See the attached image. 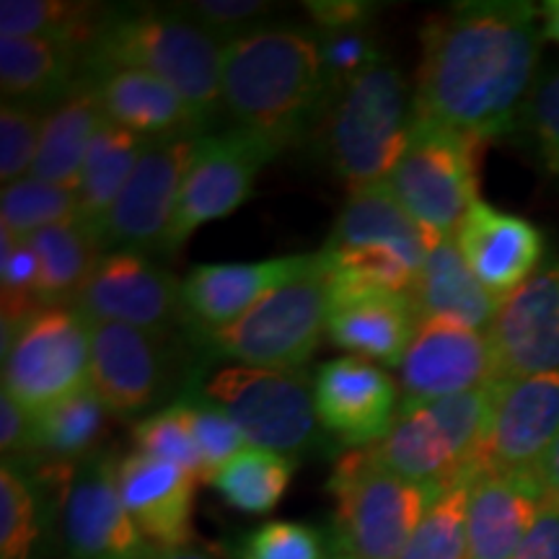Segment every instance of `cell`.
Instances as JSON below:
<instances>
[{"label":"cell","mask_w":559,"mask_h":559,"mask_svg":"<svg viewBox=\"0 0 559 559\" xmlns=\"http://www.w3.org/2000/svg\"><path fill=\"white\" fill-rule=\"evenodd\" d=\"M73 309L86 319V324L115 321L166 334L185 304L181 283L156 262L145 260V254L104 251Z\"/></svg>","instance_id":"obj_15"},{"label":"cell","mask_w":559,"mask_h":559,"mask_svg":"<svg viewBox=\"0 0 559 559\" xmlns=\"http://www.w3.org/2000/svg\"><path fill=\"white\" fill-rule=\"evenodd\" d=\"M109 409L104 407L94 389L83 386L52 407L34 412L37 417V445L34 456L41 459V466L52 469H73L83 459L99 449V440L107 428Z\"/></svg>","instance_id":"obj_32"},{"label":"cell","mask_w":559,"mask_h":559,"mask_svg":"<svg viewBox=\"0 0 559 559\" xmlns=\"http://www.w3.org/2000/svg\"><path fill=\"white\" fill-rule=\"evenodd\" d=\"M293 472H296V461L290 456L247 445L226 466H221L207 485L218 489L230 508L262 515L280 506Z\"/></svg>","instance_id":"obj_34"},{"label":"cell","mask_w":559,"mask_h":559,"mask_svg":"<svg viewBox=\"0 0 559 559\" xmlns=\"http://www.w3.org/2000/svg\"><path fill=\"white\" fill-rule=\"evenodd\" d=\"M181 404H185L194 443H198L202 464H205V481H210L221 466H226L249 443L241 436V430L234 425V419L215 407L210 400H181Z\"/></svg>","instance_id":"obj_43"},{"label":"cell","mask_w":559,"mask_h":559,"mask_svg":"<svg viewBox=\"0 0 559 559\" xmlns=\"http://www.w3.org/2000/svg\"><path fill=\"white\" fill-rule=\"evenodd\" d=\"M317 262L319 254H293L267 262L200 264L181 280V304L198 324V334L226 330L272 290L309 272Z\"/></svg>","instance_id":"obj_21"},{"label":"cell","mask_w":559,"mask_h":559,"mask_svg":"<svg viewBox=\"0 0 559 559\" xmlns=\"http://www.w3.org/2000/svg\"><path fill=\"white\" fill-rule=\"evenodd\" d=\"M86 50L50 37H0L3 102H62L86 75Z\"/></svg>","instance_id":"obj_28"},{"label":"cell","mask_w":559,"mask_h":559,"mask_svg":"<svg viewBox=\"0 0 559 559\" xmlns=\"http://www.w3.org/2000/svg\"><path fill=\"white\" fill-rule=\"evenodd\" d=\"M221 96L236 128L260 132L283 148L311 135L326 107L319 34L260 26L226 41Z\"/></svg>","instance_id":"obj_2"},{"label":"cell","mask_w":559,"mask_h":559,"mask_svg":"<svg viewBox=\"0 0 559 559\" xmlns=\"http://www.w3.org/2000/svg\"><path fill=\"white\" fill-rule=\"evenodd\" d=\"M544 502L547 489L534 469L479 474L466 513V559H513Z\"/></svg>","instance_id":"obj_23"},{"label":"cell","mask_w":559,"mask_h":559,"mask_svg":"<svg viewBox=\"0 0 559 559\" xmlns=\"http://www.w3.org/2000/svg\"><path fill=\"white\" fill-rule=\"evenodd\" d=\"M177 11L226 45L241 34L264 26L262 21L275 11V5L264 0H192V3L177 5Z\"/></svg>","instance_id":"obj_44"},{"label":"cell","mask_w":559,"mask_h":559,"mask_svg":"<svg viewBox=\"0 0 559 559\" xmlns=\"http://www.w3.org/2000/svg\"><path fill=\"white\" fill-rule=\"evenodd\" d=\"M194 145L198 138H171L156 140L145 151L120 198L96 226L102 249L140 251V254L164 249L185 177L190 171Z\"/></svg>","instance_id":"obj_12"},{"label":"cell","mask_w":559,"mask_h":559,"mask_svg":"<svg viewBox=\"0 0 559 559\" xmlns=\"http://www.w3.org/2000/svg\"><path fill=\"white\" fill-rule=\"evenodd\" d=\"M88 324L75 309H41L3 334V391L41 412L88 386Z\"/></svg>","instance_id":"obj_10"},{"label":"cell","mask_w":559,"mask_h":559,"mask_svg":"<svg viewBox=\"0 0 559 559\" xmlns=\"http://www.w3.org/2000/svg\"><path fill=\"white\" fill-rule=\"evenodd\" d=\"M41 534L37 487L16 461L0 469V559H32Z\"/></svg>","instance_id":"obj_37"},{"label":"cell","mask_w":559,"mask_h":559,"mask_svg":"<svg viewBox=\"0 0 559 559\" xmlns=\"http://www.w3.org/2000/svg\"><path fill=\"white\" fill-rule=\"evenodd\" d=\"M109 11L107 5L70 0H3L0 37H50L88 52Z\"/></svg>","instance_id":"obj_33"},{"label":"cell","mask_w":559,"mask_h":559,"mask_svg":"<svg viewBox=\"0 0 559 559\" xmlns=\"http://www.w3.org/2000/svg\"><path fill=\"white\" fill-rule=\"evenodd\" d=\"M417 319H445L489 332L502 300L479 283L456 247V239H432L428 257L409 288Z\"/></svg>","instance_id":"obj_27"},{"label":"cell","mask_w":559,"mask_h":559,"mask_svg":"<svg viewBox=\"0 0 559 559\" xmlns=\"http://www.w3.org/2000/svg\"><path fill=\"white\" fill-rule=\"evenodd\" d=\"M115 451L83 459L62 487V539L73 559H140L151 547L120 495Z\"/></svg>","instance_id":"obj_13"},{"label":"cell","mask_w":559,"mask_h":559,"mask_svg":"<svg viewBox=\"0 0 559 559\" xmlns=\"http://www.w3.org/2000/svg\"><path fill=\"white\" fill-rule=\"evenodd\" d=\"M495 383L400 412L386 436L368 445L370 453L396 477L436 489L451 485L466 469H481Z\"/></svg>","instance_id":"obj_5"},{"label":"cell","mask_w":559,"mask_h":559,"mask_svg":"<svg viewBox=\"0 0 559 559\" xmlns=\"http://www.w3.org/2000/svg\"><path fill=\"white\" fill-rule=\"evenodd\" d=\"M415 117V94L407 79L383 60L326 102L313 135L326 164L355 192L389 179L407 148Z\"/></svg>","instance_id":"obj_3"},{"label":"cell","mask_w":559,"mask_h":559,"mask_svg":"<svg viewBox=\"0 0 559 559\" xmlns=\"http://www.w3.org/2000/svg\"><path fill=\"white\" fill-rule=\"evenodd\" d=\"M223 41L179 11L111 9L86 55L96 66L135 68L177 88L205 120L223 111Z\"/></svg>","instance_id":"obj_4"},{"label":"cell","mask_w":559,"mask_h":559,"mask_svg":"<svg viewBox=\"0 0 559 559\" xmlns=\"http://www.w3.org/2000/svg\"><path fill=\"white\" fill-rule=\"evenodd\" d=\"M39 264V304L41 309H66L75 304L88 283L104 249L86 223L73 218L58 226L41 228L29 239Z\"/></svg>","instance_id":"obj_30"},{"label":"cell","mask_w":559,"mask_h":559,"mask_svg":"<svg viewBox=\"0 0 559 559\" xmlns=\"http://www.w3.org/2000/svg\"><path fill=\"white\" fill-rule=\"evenodd\" d=\"M534 472L547 489V498L559 506V436L551 440V445L542 453V459L534 464Z\"/></svg>","instance_id":"obj_49"},{"label":"cell","mask_w":559,"mask_h":559,"mask_svg":"<svg viewBox=\"0 0 559 559\" xmlns=\"http://www.w3.org/2000/svg\"><path fill=\"white\" fill-rule=\"evenodd\" d=\"M91 389L109 415H135L156 404L169 389V353L164 334L115 321L88 324Z\"/></svg>","instance_id":"obj_16"},{"label":"cell","mask_w":559,"mask_h":559,"mask_svg":"<svg viewBox=\"0 0 559 559\" xmlns=\"http://www.w3.org/2000/svg\"><path fill=\"white\" fill-rule=\"evenodd\" d=\"M539 13L523 0H472L430 16L415 115L485 143L513 130L539 68Z\"/></svg>","instance_id":"obj_1"},{"label":"cell","mask_w":559,"mask_h":559,"mask_svg":"<svg viewBox=\"0 0 559 559\" xmlns=\"http://www.w3.org/2000/svg\"><path fill=\"white\" fill-rule=\"evenodd\" d=\"M280 151L283 145L275 140L243 128L200 135L160 251H177L205 223L239 210L254 192L260 171Z\"/></svg>","instance_id":"obj_11"},{"label":"cell","mask_w":559,"mask_h":559,"mask_svg":"<svg viewBox=\"0 0 559 559\" xmlns=\"http://www.w3.org/2000/svg\"><path fill=\"white\" fill-rule=\"evenodd\" d=\"M432 239L436 236H430L412 218L386 185H376L349 192V200L334 223L324 251L330 254H353V251L389 254L419 272Z\"/></svg>","instance_id":"obj_26"},{"label":"cell","mask_w":559,"mask_h":559,"mask_svg":"<svg viewBox=\"0 0 559 559\" xmlns=\"http://www.w3.org/2000/svg\"><path fill=\"white\" fill-rule=\"evenodd\" d=\"M153 143L156 140L124 130L109 120L91 140L75 192H79V221L86 223L94 234Z\"/></svg>","instance_id":"obj_31"},{"label":"cell","mask_w":559,"mask_h":559,"mask_svg":"<svg viewBox=\"0 0 559 559\" xmlns=\"http://www.w3.org/2000/svg\"><path fill=\"white\" fill-rule=\"evenodd\" d=\"M39 264L32 243L0 228V300H3V334L19 330L26 319L41 311Z\"/></svg>","instance_id":"obj_38"},{"label":"cell","mask_w":559,"mask_h":559,"mask_svg":"<svg viewBox=\"0 0 559 559\" xmlns=\"http://www.w3.org/2000/svg\"><path fill=\"white\" fill-rule=\"evenodd\" d=\"M332 531H334V528H332ZM334 536H337V534H334ZM326 559H353V557L347 555L345 547H342L340 539H337V544H334V549L330 551V557H326Z\"/></svg>","instance_id":"obj_52"},{"label":"cell","mask_w":559,"mask_h":559,"mask_svg":"<svg viewBox=\"0 0 559 559\" xmlns=\"http://www.w3.org/2000/svg\"><path fill=\"white\" fill-rule=\"evenodd\" d=\"M330 313V275L324 257L309 272L272 290L226 330L198 334L210 355L247 368L300 370L317 353Z\"/></svg>","instance_id":"obj_8"},{"label":"cell","mask_w":559,"mask_h":559,"mask_svg":"<svg viewBox=\"0 0 559 559\" xmlns=\"http://www.w3.org/2000/svg\"><path fill=\"white\" fill-rule=\"evenodd\" d=\"M513 559H559V506L555 500L544 502L539 519L526 534V539Z\"/></svg>","instance_id":"obj_48"},{"label":"cell","mask_w":559,"mask_h":559,"mask_svg":"<svg viewBox=\"0 0 559 559\" xmlns=\"http://www.w3.org/2000/svg\"><path fill=\"white\" fill-rule=\"evenodd\" d=\"M304 5L317 21L319 34L370 26V21L379 13V3H368V0H309Z\"/></svg>","instance_id":"obj_47"},{"label":"cell","mask_w":559,"mask_h":559,"mask_svg":"<svg viewBox=\"0 0 559 559\" xmlns=\"http://www.w3.org/2000/svg\"><path fill=\"white\" fill-rule=\"evenodd\" d=\"M120 495L140 534L153 547H185L192 542V500L198 479L169 461L128 453L120 461Z\"/></svg>","instance_id":"obj_25"},{"label":"cell","mask_w":559,"mask_h":559,"mask_svg":"<svg viewBox=\"0 0 559 559\" xmlns=\"http://www.w3.org/2000/svg\"><path fill=\"white\" fill-rule=\"evenodd\" d=\"M559 436V370L500 379L495 383V407L481 449V469H534L542 453Z\"/></svg>","instance_id":"obj_19"},{"label":"cell","mask_w":559,"mask_h":559,"mask_svg":"<svg viewBox=\"0 0 559 559\" xmlns=\"http://www.w3.org/2000/svg\"><path fill=\"white\" fill-rule=\"evenodd\" d=\"M140 559H218V557L207 549L192 547V544H185V547H153L151 544Z\"/></svg>","instance_id":"obj_50"},{"label":"cell","mask_w":559,"mask_h":559,"mask_svg":"<svg viewBox=\"0 0 559 559\" xmlns=\"http://www.w3.org/2000/svg\"><path fill=\"white\" fill-rule=\"evenodd\" d=\"M481 469H466L440 489L404 549L402 559H466V513Z\"/></svg>","instance_id":"obj_35"},{"label":"cell","mask_w":559,"mask_h":559,"mask_svg":"<svg viewBox=\"0 0 559 559\" xmlns=\"http://www.w3.org/2000/svg\"><path fill=\"white\" fill-rule=\"evenodd\" d=\"M487 334L498 355L500 379L559 370V260L544 264L502 300Z\"/></svg>","instance_id":"obj_20"},{"label":"cell","mask_w":559,"mask_h":559,"mask_svg":"<svg viewBox=\"0 0 559 559\" xmlns=\"http://www.w3.org/2000/svg\"><path fill=\"white\" fill-rule=\"evenodd\" d=\"M132 440L138 451L145 456L169 461L187 469L198 481H205V464H202L200 449L194 443L190 419L181 400L171 407L156 412V415L140 419L132 428Z\"/></svg>","instance_id":"obj_39"},{"label":"cell","mask_w":559,"mask_h":559,"mask_svg":"<svg viewBox=\"0 0 559 559\" xmlns=\"http://www.w3.org/2000/svg\"><path fill=\"white\" fill-rule=\"evenodd\" d=\"M104 122H107V115L102 109L99 94L94 83L83 75L79 86L47 111L39 153L29 177L79 190L88 145Z\"/></svg>","instance_id":"obj_29"},{"label":"cell","mask_w":559,"mask_h":559,"mask_svg":"<svg viewBox=\"0 0 559 559\" xmlns=\"http://www.w3.org/2000/svg\"><path fill=\"white\" fill-rule=\"evenodd\" d=\"M330 492L337 498L334 534L353 559H402L440 489L415 485L353 449L334 466Z\"/></svg>","instance_id":"obj_7"},{"label":"cell","mask_w":559,"mask_h":559,"mask_svg":"<svg viewBox=\"0 0 559 559\" xmlns=\"http://www.w3.org/2000/svg\"><path fill=\"white\" fill-rule=\"evenodd\" d=\"M542 16H544V34H547L549 39L559 41V0H549V3H544Z\"/></svg>","instance_id":"obj_51"},{"label":"cell","mask_w":559,"mask_h":559,"mask_svg":"<svg viewBox=\"0 0 559 559\" xmlns=\"http://www.w3.org/2000/svg\"><path fill=\"white\" fill-rule=\"evenodd\" d=\"M400 412L492 386L498 355L487 332L445 319H423L400 362Z\"/></svg>","instance_id":"obj_14"},{"label":"cell","mask_w":559,"mask_h":559,"mask_svg":"<svg viewBox=\"0 0 559 559\" xmlns=\"http://www.w3.org/2000/svg\"><path fill=\"white\" fill-rule=\"evenodd\" d=\"M417 311L409 293L330 277L326 334L358 358L400 366L417 332Z\"/></svg>","instance_id":"obj_18"},{"label":"cell","mask_w":559,"mask_h":559,"mask_svg":"<svg viewBox=\"0 0 559 559\" xmlns=\"http://www.w3.org/2000/svg\"><path fill=\"white\" fill-rule=\"evenodd\" d=\"M86 79L99 94L109 122L148 140L200 138L205 120L177 88L135 68L86 62Z\"/></svg>","instance_id":"obj_24"},{"label":"cell","mask_w":559,"mask_h":559,"mask_svg":"<svg viewBox=\"0 0 559 559\" xmlns=\"http://www.w3.org/2000/svg\"><path fill=\"white\" fill-rule=\"evenodd\" d=\"M73 218H79V192L70 187L26 177L3 187L0 194V228L19 239Z\"/></svg>","instance_id":"obj_36"},{"label":"cell","mask_w":559,"mask_h":559,"mask_svg":"<svg viewBox=\"0 0 559 559\" xmlns=\"http://www.w3.org/2000/svg\"><path fill=\"white\" fill-rule=\"evenodd\" d=\"M319 41L321 62H324L326 102H330L342 86H347L349 81L358 79L360 73H366V70L386 60L379 50V39H376L370 26L319 34Z\"/></svg>","instance_id":"obj_42"},{"label":"cell","mask_w":559,"mask_h":559,"mask_svg":"<svg viewBox=\"0 0 559 559\" xmlns=\"http://www.w3.org/2000/svg\"><path fill=\"white\" fill-rule=\"evenodd\" d=\"M453 239L479 283L500 300L513 296L542 267V230L481 200L466 213Z\"/></svg>","instance_id":"obj_22"},{"label":"cell","mask_w":559,"mask_h":559,"mask_svg":"<svg viewBox=\"0 0 559 559\" xmlns=\"http://www.w3.org/2000/svg\"><path fill=\"white\" fill-rule=\"evenodd\" d=\"M485 140L415 117L409 143L383 185L436 239H453L479 202Z\"/></svg>","instance_id":"obj_6"},{"label":"cell","mask_w":559,"mask_h":559,"mask_svg":"<svg viewBox=\"0 0 559 559\" xmlns=\"http://www.w3.org/2000/svg\"><path fill=\"white\" fill-rule=\"evenodd\" d=\"M37 445V417L9 391H0V451L3 456L32 459Z\"/></svg>","instance_id":"obj_46"},{"label":"cell","mask_w":559,"mask_h":559,"mask_svg":"<svg viewBox=\"0 0 559 559\" xmlns=\"http://www.w3.org/2000/svg\"><path fill=\"white\" fill-rule=\"evenodd\" d=\"M337 536L309 523L272 521L251 531L239 547V559H326Z\"/></svg>","instance_id":"obj_41"},{"label":"cell","mask_w":559,"mask_h":559,"mask_svg":"<svg viewBox=\"0 0 559 559\" xmlns=\"http://www.w3.org/2000/svg\"><path fill=\"white\" fill-rule=\"evenodd\" d=\"M45 117L37 104L3 102L0 107V179L3 187L26 179L37 160Z\"/></svg>","instance_id":"obj_40"},{"label":"cell","mask_w":559,"mask_h":559,"mask_svg":"<svg viewBox=\"0 0 559 559\" xmlns=\"http://www.w3.org/2000/svg\"><path fill=\"white\" fill-rule=\"evenodd\" d=\"M205 396L234 419L254 449L290 456L317 445L313 383L300 370L230 366L205 383Z\"/></svg>","instance_id":"obj_9"},{"label":"cell","mask_w":559,"mask_h":559,"mask_svg":"<svg viewBox=\"0 0 559 559\" xmlns=\"http://www.w3.org/2000/svg\"><path fill=\"white\" fill-rule=\"evenodd\" d=\"M313 404L321 428L349 449L379 443L400 415L394 379L358 355L330 360L317 370Z\"/></svg>","instance_id":"obj_17"},{"label":"cell","mask_w":559,"mask_h":559,"mask_svg":"<svg viewBox=\"0 0 559 559\" xmlns=\"http://www.w3.org/2000/svg\"><path fill=\"white\" fill-rule=\"evenodd\" d=\"M523 115H526L539 158L551 177L559 179V70L531 91Z\"/></svg>","instance_id":"obj_45"}]
</instances>
